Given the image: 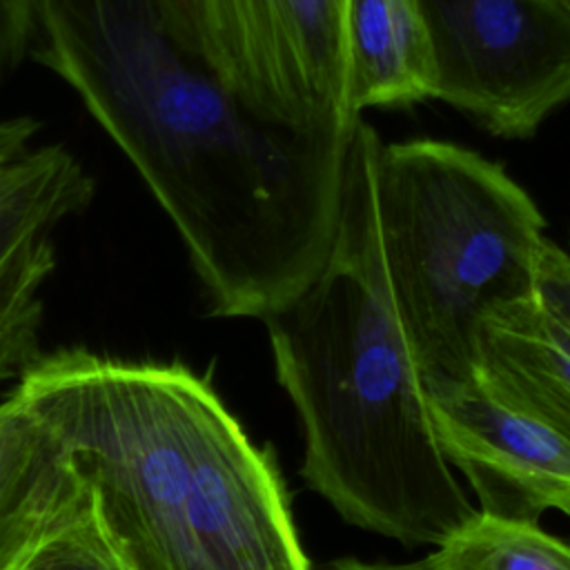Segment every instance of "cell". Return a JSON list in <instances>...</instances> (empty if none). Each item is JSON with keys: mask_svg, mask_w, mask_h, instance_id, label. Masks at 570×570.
Listing matches in <instances>:
<instances>
[{"mask_svg": "<svg viewBox=\"0 0 570 570\" xmlns=\"http://www.w3.org/2000/svg\"><path fill=\"white\" fill-rule=\"evenodd\" d=\"M29 58L76 91L131 163L214 316L265 321L321 269L352 129L312 134L258 116L174 45L151 0H38Z\"/></svg>", "mask_w": 570, "mask_h": 570, "instance_id": "6da1fadb", "label": "cell"}, {"mask_svg": "<svg viewBox=\"0 0 570 570\" xmlns=\"http://www.w3.org/2000/svg\"><path fill=\"white\" fill-rule=\"evenodd\" d=\"M13 394L65 441L122 570H312L272 450L185 363L58 350Z\"/></svg>", "mask_w": 570, "mask_h": 570, "instance_id": "7a4b0ae2", "label": "cell"}, {"mask_svg": "<svg viewBox=\"0 0 570 570\" xmlns=\"http://www.w3.org/2000/svg\"><path fill=\"white\" fill-rule=\"evenodd\" d=\"M379 145L361 116L327 258L265 325L276 379L303 428L307 488L361 530L439 548L479 510L439 450L425 379L387 285L374 200Z\"/></svg>", "mask_w": 570, "mask_h": 570, "instance_id": "3957f363", "label": "cell"}, {"mask_svg": "<svg viewBox=\"0 0 570 570\" xmlns=\"http://www.w3.org/2000/svg\"><path fill=\"white\" fill-rule=\"evenodd\" d=\"M381 256L416 365L472 381L488 314L539 296L546 218L494 160L456 142H383L374 158Z\"/></svg>", "mask_w": 570, "mask_h": 570, "instance_id": "277c9868", "label": "cell"}, {"mask_svg": "<svg viewBox=\"0 0 570 570\" xmlns=\"http://www.w3.org/2000/svg\"><path fill=\"white\" fill-rule=\"evenodd\" d=\"M350 0H151L174 45L258 116L345 134Z\"/></svg>", "mask_w": 570, "mask_h": 570, "instance_id": "5b68a950", "label": "cell"}, {"mask_svg": "<svg viewBox=\"0 0 570 570\" xmlns=\"http://www.w3.org/2000/svg\"><path fill=\"white\" fill-rule=\"evenodd\" d=\"M430 98L523 140L570 102V13L559 0H421Z\"/></svg>", "mask_w": 570, "mask_h": 570, "instance_id": "8992f818", "label": "cell"}, {"mask_svg": "<svg viewBox=\"0 0 570 570\" xmlns=\"http://www.w3.org/2000/svg\"><path fill=\"white\" fill-rule=\"evenodd\" d=\"M432 430L492 519L539 523L570 501V443L497 401L474 379L425 383Z\"/></svg>", "mask_w": 570, "mask_h": 570, "instance_id": "52a82bcc", "label": "cell"}, {"mask_svg": "<svg viewBox=\"0 0 570 570\" xmlns=\"http://www.w3.org/2000/svg\"><path fill=\"white\" fill-rule=\"evenodd\" d=\"M42 122L0 116V316H42L56 269V229L89 209L96 180L62 142H38Z\"/></svg>", "mask_w": 570, "mask_h": 570, "instance_id": "ba28073f", "label": "cell"}, {"mask_svg": "<svg viewBox=\"0 0 570 570\" xmlns=\"http://www.w3.org/2000/svg\"><path fill=\"white\" fill-rule=\"evenodd\" d=\"M91 514L60 434L22 399L0 403V570L22 566Z\"/></svg>", "mask_w": 570, "mask_h": 570, "instance_id": "9c48e42d", "label": "cell"}, {"mask_svg": "<svg viewBox=\"0 0 570 570\" xmlns=\"http://www.w3.org/2000/svg\"><path fill=\"white\" fill-rule=\"evenodd\" d=\"M474 381L570 443V323L539 296L483 318Z\"/></svg>", "mask_w": 570, "mask_h": 570, "instance_id": "30bf717a", "label": "cell"}, {"mask_svg": "<svg viewBox=\"0 0 570 570\" xmlns=\"http://www.w3.org/2000/svg\"><path fill=\"white\" fill-rule=\"evenodd\" d=\"M347 105L405 107L432 94V49L421 0L347 2Z\"/></svg>", "mask_w": 570, "mask_h": 570, "instance_id": "8fae6325", "label": "cell"}, {"mask_svg": "<svg viewBox=\"0 0 570 570\" xmlns=\"http://www.w3.org/2000/svg\"><path fill=\"white\" fill-rule=\"evenodd\" d=\"M425 559L432 570H570V543L539 523L476 512Z\"/></svg>", "mask_w": 570, "mask_h": 570, "instance_id": "7c38bea8", "label": "cell"}, {"mask_svg": "<svg viewBox=\"0 0 570 570\" xmlns=\"http://www.w3.org/2000/svg\"><path fill=\"white\" fill-rule=\"evenodd\" d=\"M22 570H122L91 514L76 528L42 546Z\"/></svg>", "mask_w": 570, "mask_h": 570, "instance_id": "4fadbf2b", "label": "cell"}, {"mask_svg": "<svg viewBox=\"0 0 570 570\" xmlns=\"http://www.w3.org/2000/svg\"><path fill=\"white\" fill-rule=\"evenodd\" d=\"M38 0H0V87L29 60Z\"/></svg>", "mask_w": 570, "mask_h": 570, "instance_id": "5bb4252c", "label": "cell"}, {"mask_svg": "<svg viewBox=\"0 0 570 570\" xmlns=\"http://www.w3.org/2000/svg\"><path fill=\"white\" fill-rule=\"evenodd\" d=\"M42 316H0V381L13 379L40 356Z\"/></svg>", "mask_w": 570, "mask_h": 570, "instance_id": "9a60e30c", "label": "cell"}, {"mask_svg": "<svg viewBox=\"0 0 570 570\" xmlns=\"http://www.w3.org/2000/svg\"><path fill=\"white\" fill-rule=\"evenodd\" d=\"M539 298L566 323H570V252L552 240L543 252L539 274Z\"/></svg>", "mask_w": 570, "mask_h": 570, "instance_id": "2e32d148", "label": "cell"}, {"mask_svg": "<svg viewBox=\"0 0 570 570\" xmlns=\"http://www.w3.org/2000/svg\"><path fill=\"white\" fill-rule=\"evenodd\" d=\"M323 570H432L428 559H419V561H410V563H370V561H361V559H334L330 563L323 566Z\"/></svg>", "mask_w": 570, "mask_h": 570, "instance_id": "e0dca14e", "label": "cell"}, {"mask_svg": "<svg viewBox=\"0 0 570 570\" xmlns=\"http://www.w3.org/2000/svg\"><path fill=\"white\" fill-rule=\"evenodd\" d=\"M559 2H561V4H563V9L570 13V0H559Z\"/></svg>", "mask_w": 570, "mask_h": 570, "instance_id": "ac0fdd59", "label": "cell"}, {"mask_svg": "<svg viewBox=\"0 0 570 570\" xmlns=\"http://www.w3.org/2000/svg\"><path fill=\"white\" fill-rule=\"evenodd\" d=\"M563 514H566V517H568V519H570V501H568V505H566V508H563Z\"/></svg>", "mask_w": 570, "mask_h": 570, "instance_id": "d6986e66", "label": "cell"}]
</instances>
